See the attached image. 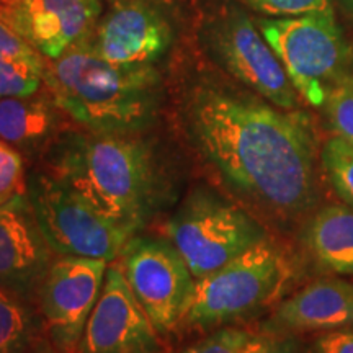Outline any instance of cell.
<instances>
[{"label": "cell", "instance_id": "cell-1", "mask_svg": "<svg viewBox=\"0 0 353 353\" xmlns=\"http://www.w3.org/2000/svg\"><path fill=\"white\" fill-rule=\"evenodd\" d=\"M183 120L193 148L234 193L278 216L314 203L316 136L306 113L201 82L185 97Z\"/></svg>", "mask_w": 353, "mask_h": 353}, {"label": "cell", "instance_id": "cell-2", "mask_svg": "<svg viewBox=\"0 0 353 353\" xmlns=\"http://www.w3.org/2000/svg\"><path fill=\"white\" fill-rule=\"evenodd\" d=\"M138 132H70L48 156L46 172L120 226L138 232L170 196L169 174Z\"/></svg>", "mask_w": 353, "mask_h": 353}, {"label": "cell", "instance_id": "cell-3", "mask_svg": "<svg viewBox=\"0 0 353 353\" xmlns=\"http://www.w3.org/2000/svg\"><path fill=\"white\" fill-rule=\"evenodd\" d=\"M44 82L57 108L88 131L139 132L152 125L161 105L154 65L108 63L87 39L50 59Z\"/></svg>", "mask_w": 353, "mask_h": 353}, {"label": "cell", "instance_id": "cell-4", "mask_svg": "<svg viewBox=\"0 0 353 353\" xmlns=\"http://www.w3.org/2000/svg\"><path fill=\"white\" fill-rule=\"evenodd\" d=\"M293 270L270 241H263L219 270L195 281L182 324L213 329L254 314L283 293Z\"/></svg>", "mask_w": 353, "mask_h": 353}, {"label": "cell", "instance_id": "cell-5", "mask_svg": "<svg viewBox=\"0 0 353 353\" xmlns=\"http://www.w3.org/2000/svg\"><path fill=\"white\" fill-rule=\"evenodd\" d=\"M259 30L283 64L298 95L321 108L335 83L348 74L352 50L334 10L262 19Z\"/></svg>", "mask_w": 353, "mask_h": 353}, {"label": "cell", "instance_id": "cell-6", "mask_svg": "<svg viewBox=\"0 0 353 353\" xmlns=\"http://www.w3.org/2000/svg\"><path fill=\"white\" fill-rule=\"evenodd\" d=\"M165 229L167 241L196 280L267 241V231L254 216L203 188L185 198Z\"/></svg>", "mask_w": 353, "mask_h": 353}, {"label": "cell", "instance_id": "cell-7", "mask_svg": "<svg viewBox=\"0 0 353 353\" xmlns=\"http://www.w3.org/2000/svg\"><path fill=\"white\" fill-rule=\"evenodd\" d=\"M26 195L39 228L56 255L113 262L134 236L99 213L81 195L46 170L28 175Z\"/></svg>", "mask_w": 353, "mask_h": 353}, {"label": "cell", "instance_id": "cell-8", "mask_svg": "<svg viewBox=\"0 0 353 353\" xmlns=\"http://www.w3.org/2000/svg\"><path fill=\"white\" fill-rule=\"evenodd\" d=\"M120 267L141 307L161 335L182 324L196 278L169 241L132 236Z\"/></svg>", "mask_w": 353, "mask_h": 353}, {"label": "cell", "instance_id": "cell-9", "mask_svg": "<svg viewBox=\"0 0 353 353\" xmlns=\"http://www.w3.org/2000/svg\"><path fill=\"white\" fill-rule=\"evenodd\" d=\"M108 262L57 255L39 285L37 304L52 347L76 353L88 317L99 301Z\"/></svg>", "mask_w": 353, "mask_h": 353}, {"label": "cell", "instance_id": "cell-10", "mask_svg": "<svg viewBox=\"0 0 353 353\" xmlns=\"http://www.w3.org/2000/svg\"><path fill=\"white\" fill-rule=\"evenodd\" d=\"M213 52L224 69L267 101L296 110L299 95L275 51L250 19L231 10L210 32Z\"/></svg>", "mask_w": 353, "mask_h": 353}, {"label": "cell", "instance_id": "cell-11", "mask_svg": "<svg viewBox=\"0 0 353 353\" xmlns=\"http://www.w3.org/2000/svg\"><path fill=\"white\" fill-rule=\"evenodd\" d=\"M76 353H162L161 334L134 298L118 263L107 268L100 298Z\"/></svg>", "mask_w": 353, "mask_h": 353}, {"label": "cell", "instance_id": "cell-12", "mask_svg": "<svg viewBox=\"0 0 353 353\" xmlns=\"http://www.w3.org/2000/svg\"><path fill=\"white\" fill-rule=\"evenodd\" d=\"M100 8V0H12L0 7V19L39 54L56 59L90 37Z\"/></svg>", "mask_w": 353, "mask_h": 353}, {"label": "cell", "instance_id": "cell-13", "mask_svg": "<svg viewBox=\"0 0 353 353\" xmlns=\"http://www.w3.org/2000/svg\"><path fill=\"white\" fill-rule=\"evenodd\" d=\"M87 43L108 63L154 65L169 50L172 26L159 7L145 0H125L100 20L94 39Z\"/></svg>", "mask_w": 353, "mask_h": 353}, {"label": "cell", "instance_id": "cell-14", "mask_svg": "<svg viewBox=\"0 0 353 353\" xmlns=\"http://www.w3.org/2000/svg\"><path fill=\"white\" fill-rule=\"evenodd\" d=\"M54 257L28 195L0 205V285L37 303L39 285Z\"/></svg>", "mask_w": 353, "mask_h": 353}, {"label": "cell", "instance_id": "cell-15", "mask_svg": "<svg viewBox=\"0 0 353 353\" xmlns=\"http://www.w3.org/2000/svg\"><path fill=\"white\" fill-rule=\"evenodd\" d=\"M276 330H337L353 327V285L319 280L285 299L272 317Z\"/></svg>", "mask_w": 353, "mask_h": 353}, {"label": "cell", "instance_id": "cell-16", "mask_svg": "<svg viewBox=\"0 0 353 353\" xmlns=\"http://www.w3.org/2000/svg\"><path fill=\"white\" fill-rule=\"evenodd\" d=\"M56 108L52 97L0 99V139L20 152L37 151L57 130L59 117Z\"/></svg>", "mask_w": 353, "mask_h": 353}, {"label": "cell", "instance_id": "cell-17", "mask_svg": "<svg viewBox=\"0 0 353 353\" xmlns=\"http://www.w3.org/2000/svg\"><path fill=\"white\" fill-rule=\"evenodd\" d=\"M304 242L324 270L353 275V208L330 205L307 223Z\"/></svg>", "mask_w": 353, "mask_h": 353}, {"label": "cell", "instance_id": "cell-18", "mask_svg": "<svg viewBox=\"0 0 353 353\" xmlns=\"http://www.w3.org/2000/svg\"><path fill=\"white\" fill-rule=\"evenodd\" d=\"M44 334L38 304L0 285V353H37Z\"/></svg>", "mask_w": 353, "mask_h": 353}, {"label": "cell", "instance_id": "cell-19", "mask_svg": "<svg viewBox=\"0 0 353 353\" xmlns=\"http://www.w3.org/2000/svg\"><path fill=\"white\" fill-rule=\"evenodd\" d=\"M321 162L337 195L353 208V145L334 136L322 148Z\"/></svg>", "mask_w": 353, "mask_h": 353}, {"label": "cell", "instance_id": "cell-20", "mask_svg": "<svg viewBox=\"0 0 353 353\" xmlns=\"http://www.w3.org/2000/svg\"><path fill=\"white\" fill-rule=\"evenodd\" d=\"M46 63L0 54V99L34 95L44 81Z\"/></svg>", "mask_w": 353, "mask_h": 353}, {"label": "cell", "instance_id": "cell-21", "mask_svg": "<svg viewBox=\"0 0 353 353\" xmlns=\"http://www.w3.org/2000/svg\"><path fill=\"white\" fill-rule=\"evenodd\" d=\"M324 107L335 134L353 145V74L335 83Z\"/></svg>", "mask_w": 353, "mask_h": 353}, {"label": "cell", "instance_id": "cell-22", "mask_svg": "<svg viewBox=\"0 0 353 353\" xmlns=\"http://www.w3.org/2000/svg\"><path fill=\"white\" fill-rule=\"evenodd\" d=\"M28 175L21 152L0 139V205L15 196L26 195Z\"/></svg>", "mask_w": 353, "mask_h": 353}, {"label": "cell", "instance_id": "cell-23", "mask_svg": "<svg viewBox=\"0 0 353 353\" xmlns=\"http://www.w3.org/2000/svg\"><path fill=\"white\" fill-rule=\"evenodd\" d=\"M244 2L255 12L268 15L270 19L334 10L332 0H244Z\"/></svg>", "mask_w": 353, "mask_h": 353}, {"label": "cell", "instance_id": "cell-24", "mask_svg": "<svg viewBox=\"0 0 353 353\" xmlns=\"http://www.w3.org/2000/svg\"><path fill=\"white\" fill-rule=\"evenodd\" d=\"M254 334L237 327H221L180 353H239Z\"/></svg>", "mask_w": 353, "mask_h": 353}, {"label": "cell", "instance_id": "cell-25", "mask_svg": "<svg viewBox=\"0 0 353 353\" xmlns=\"http://www.w3.org/2000/svg\"><path fill=\"white\" fill-rule=\"evenodd\" d=\"M239 353H299V343L283 332L252 335Z\"/></svg>", "mask_w": 353, "mask_h": 353}, {"label": "cell", "instance_id": "cell-26", "mask_svg": "<svg viewBox=\"0 0 353 353\" xmlns=\"http://www.w3.org/2000/svg\"><path fill=\"white\" fill-rule=\"evenodd\" d=\"M0 54L19 57V59L44 63L43 57L23 37H20L10 25L0 19Z\"/></svg>", "mask_w": 353, "mask_h": 353}, {"label": "cell", "instance_id": "cell-27", "mask_svg": "<svg viewBox=\"0 0 353 353\" xmlns=\"http://www.w3.org/2000/svg\"><path fill=\"white\" fill-rule=\"evenodd\" d=\"M317 353H353V329L329 330L316 341Z\"/></svg>", "mask_w": 353, "mask_h": 353}, {"label": "cell", "instance_id": "cell-28", "mask_svg": "<svg viewBox=\"0 0 353 353\" xmlns=\"http://www.w3.org/2000/svg\"><path fill=\"white\" fill-rule=\"evenodd\" d=\"M37 353H59V352H57L56 348L52 347V343H51V342H46L41 348H39V350H38Z\"/></svg>", "mask_w": 353, "mask_h": 353}, {"label": "cell", "instance_id": "cell-29", "mask_svg": "<svg viewBox=\"0 0 353 353\" xmlns=\"http://www.w3.org/2000/svg\"><path fill=\"white\" fill-rule=\"evenodd\" d=\"M10 2H12V0H0V7L7 6V3H10Z\"/></svg>", "mask_w": 353, "mask_h": 353}, {"label": "cell", "instance_id": "cell-30", "mask_svg": "<svg viewBox=\"0 0 353 353\" xmlns=\"http://www.w3.org/2000/svg\"><path fill=\"white\" fill-rule=\"evenodd\" d=\"M347 2H348V6H350V7L353 8V0H347Z\"/></svg>", "mask_w": 353, "mask_h": 353}]
</instances>
